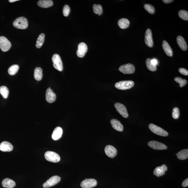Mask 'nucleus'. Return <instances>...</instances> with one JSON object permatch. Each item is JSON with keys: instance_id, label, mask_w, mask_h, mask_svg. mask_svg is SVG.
I'll return each mask as SVG.
<instances>
[{"instance_id": "f257e3e1", "label": "nucleus", "mask_w": 188, "mask_h": 188, "mask_svg": "<svg viewBox=\"0 0 188 188\" xmlns=\"http://www.w3.org/2000/svg\"><path fill=\"white\" fill-rule=\"evenodd\" d=\"M14 26L18 29H25L27 28L28 22L25 17H20L17 18L13 23Z\"/></svg>"}, {"instance_id": "f03ea898", "label": "nucleus", "mask_w": 188, "mask_h": 188, "mask_svg": "<svg viewBox=\"0 0 188 188\" xmlns=\"http://www.w3.org/2000/svg\"><path fill=\"white\" fill-rule=\"evenodd\" d=\"M134 85V82L132 81H121L115 84L116 88L121 90H126L131 89Z\"/></svg>"}, {"instance_id": "7ed1b4c3", "label": "nucleus", "mask_w": 188, "mask_h": 188, "mask_svg": "<svg viewBox=\"0 0 188 188\" xmlns=\"http://www.w3.org/2000/svg\"><path fill=\"white\" fill-rule=\"evenodd\" d=\"M149 128L151 131L156 135L164 137H166L168 135V133L167 132L153 124H150Z\"/></svg>"}, {"instance_id": "20e7f679", "label": "nucleus", "mask_w": 188, "mask_h": 188, "mask_svg": "<svg viewBox=\"0 0 188 188\" xmlns=\"http://www.w3.org/2000/svg\"><path fill=\"white\" fill-rule=\"evenodd\" d=\"M52 61L54 67L59 71H62L63 70V64L60 55L57 54L54 55L52 57Z\"/></svg>"}, {"instance_id": "39448f33", "label": "nucleus", "mask_w": 188, "mask_h": 188, "mask_svg": "<svg viewBox=\"0 0 188 188\" xmlns=\"http://www.w3.org/2000/svg\"><path fill=\"white\" fill-rule=\"evenodd\" d=\"M45 157L47 161L52 162H57L60 160V156L53 152L47 151L45 154Z\"/></svg>"}, {"instance_id": "423d86ee", "label": "nucleus", "mask_w": 188, "mask_h": 188, "mask_svg": "<svg viewBox=\"0 0 188 188\" xmlns=\"http://www.w3.org/2000/svg\"><path fill=\"white\" fill-rule=\"evenodd\" d=\"M119 70L124 74H132L134 73L135 68L133 65L128 64L121 66L119 68Z\"/></svg>"}, {"instance_id": "0eeeda50", "label": "nucleus", "mask_w": 188, "mask_h": 188, "mask_svg": "<svg viewBox=\"0 0 188 188\" xmlns=\"http://www.w3.org/2000/svg\"><path fill=\"white\" fill-rule=\"evenodd\" d=\"M11 44L10 41L5 37H0V48L3 52L8 51L11 48Z\"/></svg>"}, {"instance_id": "6e6552de", "label": "nucleus", "mask_w": 188, "mask_h": 188, "mask_svg": "<svg viewBox=\"0 0 188 188\" xmlns=\"http://www.w3.org/2000/svg\"><path fill=\"white\" fill-rule=\"evenodd\" d=\"M61 180V178L57 176L52 177L43 184V187L45 188H49L56 185Z\"/></svg>"}, {"instance_id": "1a4fd4ad", "label": "nucleus", "mask_w": 188, "mask_h": 188, "mask_svg": "<svg viewBox=\"0 0 188 188\" xmlns=\"http://www.w3.org/2000/svg\"><path fill=\"white\" fill-rule=\"evenodd\" d=\"M114 106L118 113L124 118H126L129 116L127 109L123 104L117 102L115 104Z\"/></svg>"}, {"instance_id": "9d476101", "label": "nucleus", "mask_w": 188, "mask_h": 188, "mask_svg": "<svg viewBox=\"0 0 188 188\" xmlns=\"http://www.w3.org/2000/svg\"><path fill=\"white\" fill-rule=\"evenodd\" d=\"M97 182L94 179H85L81 182V186L83 188H92L95 187Z\"/></svg>"}, {"instance_id": "9b49d317", "label": "nucleus", "mask_w": 188, "mask_h": 188, "mask_svg": "<svg viewBox=\"0 0 188 188\" xmlns=\"http://www.w3.org/2000/svg\"><path fill=\"white\" fill-rule=\"evenodd\" d=\"M149 146L155 150H166L167 147L163 143L155 141H151L148 143Z\"/></svg>"}, {"instance_id": "f8f14e48", "label": "nucleus", "mask_w": 188, "mask_h": 188, "mask_svg": "<svg viewBox=\"0 0 188 188\" xmlns=\"http://www.w3.org/2000/svg\"><path fill=\"white\" fill-rule=\"evenodd\" d=\"M145 42L146 45L150 48L153 46V39L151 30L150 29H147L145 33Z\"/></svg>"}, {"instance_id": "ddd939ff", "label": "nucleus", "mask_w": 188, "mask_h": 188, "mask_svg": "<svg viewBox=\"0 0 188 188\" xmlns=\"http://www.w3.org/2000/svg\"><path fill=\"white\" fill-rule=\"evenodd\" d=\"M87 51V46L84 43L82 42L78 45L77 55L79 57L84 56Z\"/></svg>"}, {"instance_id": "4468645a", "label": "nucleus", "mask_w": 188, "mask_h": 188, "mask_svg": "<svg viewBox=\"0 0 188 188\" xmlns=\"http://www.w3.org/2000/svg\"><path fill=\"white\" fill-rule=\"evenodd\" d=\"M105 152L107 156L111 158L115 157L117 154L116 148L111 145H107L105 147Z\"/></svg>"}, {"instance_id": "2eb2a0df", "label": "nucleus", "mask_w": 188, "mask_h": 188, "mask_svg": "<svg viewBox=\"0 0 188 188\" xmlns=\"http://www.w3.org/2000/svg\"><path fill=\"white\" fill-rule=\"evenodd\" d=\"M56 99V95L50 87L46 90V99L48 102L50 103H53Z\"/></svg>"}, {"instance_id": "dca6fc26", "label": "nucleus", "mask_w": 188, "mask_h": 188, "mask_svg": "<svg viewBox=\"0 0 188 188\" xmlns=\"http://www.w3.org/2000/svg\"><path fill=\"white\" fill-rule=\"evenodd\" d=\"M167 170V167L166 165H163L161 166L156 167L154 171L153 174L156 176L159 177L164 175Z\"/></svg>"}, {"instance_id": "f3484780", "label": "nucleus", "mask_w": 188, "mask_h": 188, "mask_svg": "<svg viewBox=\"0 0 188 188\" xmlns=\"http://www.w3.org/2000/svg\"><path fill=\"white\" fill-rule=\"evenodd\" d=\"M13 150L12 145L8 141H3L0 144V150L1 151L10 152Z\"/></svg>"}, {"instance_id": "a211bd4d", "label": "nucleus", "mask_w": 188, "mask_h": 188, "mask_svg": "<svg viewBox=\"0 0 188 188\" xmlns=\"http://www.w3.org/2000/svg\"><path fill=\"white\" fill-rule=\"evenodd\" d=\"M111 124L112 127L117 131L122 132L123 130V126L118 120L113 119L111 121Z\"/></svg>"}, {"instance_id": "6ab92c4d", "label": "nucleus", "mask_w": 188, "mask_h": 188, "mask_svg": "<svg viewBox=\"0 0 188 188\" xmlns=\"http://www.w3.org/2000/svg\"><path fill=\"white\" fill-rule=\"evenodd\" d=\"M63 133V130L60 127H57L55 128L52 134V138L54 140H57L61 138Z\"/></svg>"}, {"instance_id": "aec40b11", "label": "nucleus", "mask_w": 188, "mask_h": 188, "mask_svg": "<svg viewBox=\"0 0 188 188\" xmlns=\"http://www.w3.org/2000/svg\"><path fill=\"white\" fill-rule=\"evenodd\" d=\"M162 48L164 51L166 55L169 57L173 55V51L172 48L166 41L163 40L162 42Z\"/></svg>"}, {"instance_id": "412c9836", "label": "nucleus", "mask_w": 188, "mask_h": 188, "mask_svg": "<svg viewBox=\"0 0 188 188\" xmlns=\"http://www.w3.org/2000/svg\"><path fill=\"white\" fill-rule=\"evenodd\" d=\"M2 185L4 187L12 188L15 187L16 184L13 180L8 178L4 179L2 182Z\"/></svg>"}, {"instance_id": "4be33fe9", "label": "nucleus", "mask_w": 188, "mask_h": 188, "mask_svg": "<svg viewBox=\"0 0 188 188\" xmlns=\"http://www.w3.org/2000/svg\"><path fill=\"white\" fill-rule=\"evenodd\" d=\"M177 41L178 45L182 50L186 51L187 50V44L183 37L181 36H178L177 38Z\"/></svg>"}, {"instance_id": "5701e85b", "label": "nucleus", "mask_w": 188, "mask_h": 188, "mask_svg": "<svg viewBox=\"0 0 188 188\" xmlns=\"http://www.w3.org/2000/svg\"><path fill=\"white\" fill-rule=\"evenodd\" d=\"M38 4L42 8H47L52 6L53 3L51 0H40L38 1Z\"/></svg>"}, {"instance_id": "b1692460", "label": "nucleus", "mask_w": 188, "mask_h": 188, "mask_svg": "<svg viewBox=\"0 0 188 188\" xmlns=\"http://www.w3.org/2000/svg\"><path fill=\"white\" fill-rule=\"evenodd\" d=\"M130 23L129 20L126 18H121L118 22L119 27L122 29L127 28L129 27Z\"/></svg>"}, {"instance_id": "393cba45", "label": "nucleus", "mask_w": 188, "mask_h": 188, "mask_svg": "<svg viewBox=\"0 0 188 188\" xmlns=\"http://www.w3.org/2000/svg\"><path fill=\"white\" fill-rule=\"evenodd\" d=\"M43 70L41 68L37 67L35 69L34 76L35 79L40 81L43 77Z\"/></svg>"}, {"instance_id": "a878e982", "label": "nucleus", "mask_w": 188, "mask_h": 188, "mask_svg": "<svg viewBox=\"0 0 188 188\" xmlns=\"http://www.w3.org/2000/svg\"><path fill=\"white\" fill-rule=\"evenodd\" d=\"M178 159L184 160L188 158V150L185 149L180 151L176 154Z\"/></svg>"}, {"instance_id": "bb28decb", "label": "nucleus", "mask_w": 188, "mask_h": 188, "mask_svg": "<svg viewBox=\"0 0 188 188\" xmlns=\"http://www.w3.org/2000/svg\"><path fill=\"white\" fill-rule=\"evenodd\" d=\"M45 40V35L44 33H41L39 35L37 39L36 46L38 48H40L42 47L44 43Z\"/></svg>"}, {"instance_id": "cd10ccee", "label": "nucleus", "mask_w": 188, "mask_h": 188, "mask_svg": "<svg viewBox=\"0 0 188 188\" xmlns=\"http://www.w3.org/2000/svg\"><path fill=\"white\" fill-rule=\"evenodd\" d=\"M19 70V66L18 65H14L11 66L8 70V72L11 75H13L18 72Z\"/></svg>"}, {"instance_id": "c85d7f7f", "label": "nucleus", "mask_w": 188, "mask_h": 188, "mask_svg": "<svg viewBox=\"0 0 188 188\" xmlns=\"http://www.w3.org/2000/svg\"><path fill=\"white\" fill-rule=\"evenodd\" d=\"M151 59L148 58L146 59V64L147 68L152 72H155L157 70L156 66L153 65L151 62Z\"/></svg>"}, {"instance_id": "c756f323", "label": "nucleus", "mask_w": 188, "mask_h": 188, "mask_svg": "<svg viewBox=\"0 0 188 188\" xmlns=\"http://www.w3.org/2000/svg\"><path fill=\"white\" fill-rule=\"evenodd\" d=\"M0 94L3 96L4 98H7L9 94V90L8 88L4 86L0 87Z\"/></svg>"}, {"instance_id": "7c9ffc66", "label": "nucleus", "mask_w": 188, "mask_h": 188, "mask_svg": "<svg viewBox=\"0 0 188 188\" xmlns=\"http://www.w3.org/2000/svg\"><path fill=\"white\" fill-rule=\"evenodd\" d=\"M93 11L95 13L99 16L101 15L103 12L102 7L100 5L94 4L93 6Z\"/></svg>"}, {"instance_id": "2f4dec72", "label": "nucleus", "mask_w": 188, "mask_h": 188, "mask_svg": "<svg viewBox=\"0 0 188 188\" xmlns=\"http://www.w3.org/2000/svg\"><path fill=\"white\" fill-rule=\"evenodd\" d=\"M179 16V17L185 21H187L188 20V12L187 11L181 10L179 11L178 13Z\"/></svg>"}, {"instance_id": "473e14b6", "label": "nucleus", "mask_w": 188, "mask_h": 188, "mask_svg": "<svg viewBox=\"0 0 188 188\" xmlns=\"http://www.w3.org/2000/svg\"><path fill=\"white\" fill-rule=\"evenodd\" d=\"M145 10L150 14H153L155 12V9L153 6L150 4H145L144 6Z\"/></svg>"}, {"instance_id": "72a5a7b5", "label": "nucleus", "mask_w": 188, "mask_h": 188, "mask_svg": "<svg viewBox=\"0 0 188 188\" xmlns=\"http://www.w3.org/2000/svg\"><path fill=\"white\" fill-rule=\"evenodd\" d=\"M175 81L179 84L180 87H183L187 84V81L185 79H183L180 77H176L175 78Z\"/></svg>"}, {"instance_id": "f704fd0d", "label": "nucleus", "mask_w": 188, "mask_h": 188, "mask_svg": "<svg viewBox=\"0 0 188 188\" xmlns=\"http://www.w3.org/2000/svg\"><path fill=\"white\" fill-rule=\"evenodd\" d=\"M179 116L180 111L179 109L177 107H175L172 110V118L175 119H177L179 118Z\"/></svg>"}, {"instance_id": "c9c22d12", "label": "nucleus", "mask_w": 188, "mask_h": 188, "mask_svg": "<svg viewBox=\"0 0 188 188\" xmlns=\"http://www.w3.org/2000/svg\"><path fill=\"white\" fill-rule=\"evenodd\" d=\"M70 8L68 5H65L63 8V14L65 16H67L70 14Z\"/></svg>"}, {"instance_id": "e433bc0d", "label": "nucleus", "mask_w": 188, "mask_h": 188, "mask_svg": "<svg viewBox=\"0 0 188 188\" xmlns=\"http://www.w3.org/2000/svg\"><path fill=\"white\" fill-rule=\"evenodd\" d=\"M179 72L182 75L186 76L188 75V71L185 68H180L179 70Z\"/></svg>"}, {"instance_id": "4c0bfd02", "label": "nucleus", "mask_w": 188, "mask_h": 188, "mask_svg": "<svg viewBox=\"0 0 188 188\" xmlns=\"http://www.w3.org/2000/svg\"><path fill=\"white\" fill-rule=\"evenodd\" d=\"M151 62L153 65L156 66L158 64V61L157 59H151Z\"/></svg>"}, {"instance_id": "58836bf2", "label": "nucleus", "mask_w": 188, "mask_h": 188, "mask_svg": "<svg viewBox=\"0 0 188 188\" xmlns=\"http://www.w3.org/2000/svg\"><path fill=\"white\" fill-rule=\"evenodd\" d=\"M182 185L183 187H188V179L187 178L185 180H184L182 183Z\"/></svg>"}, {"instance_id": "ea45409f", "label": "nucleus", "mask_w": 188, "mask_h": 188, "mask_svg": "<svg viewBox=\"0 0 188 188\" xmlns=\"http://www.w3.org/2000/svg\"><path fill=\"white\" fill-rule=\"evenodd\" d=\"M162 1L163 3L165 4H169L172 2L174 1L173 0H163Z\"/></svg>"}, {"instance_id": "a19ab883", "label": "nucleus", "mask_w": 188, "mask_h": 188, "mask_svg": "<svg viewBox=\"0 0 188 188\" xmlns=\"http://www.w3.org/2000/svg\"><path fill=\"white\" fill-rule=\"evenodd\" d=\"M18 1V0H9V1L10 3H13Z\"/></svg>"}]
</instances>
